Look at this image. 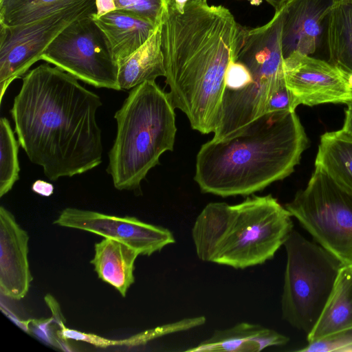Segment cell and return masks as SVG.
Here are the masks:
<instances>
[{
	"label": "cell",
	"mask_w": 352,
	"mask_h": 352,
	"mask_svg": "<svg viewBox=\"0 0 352 352\" xmlns=\"http://www.w3.org/2000/svg\"><path fill=\"white\" fill-rule=\"evenodd\" d=\"M167 93L155 80L130 91L116 113L117 134L109 154L108 173L120 190H135L160 156L173 151L175 114Z\"/></svg>",
	"instance_id": "obj_5"
},
{
	"label": "cell",
	"mask_w": 352,
	"mask_h": 352,
	"mask_svg": "<svg viewBox=\"0 0 352 352\" xmlns=\"http://www.w3.org/2000/svg\"><path fill=\"white\" fill-rule=\"evenodd\" d=\"M352 329V266L342 265L322 313L307 335L314 342Z\"/></svg>",
	"instance_id": "obj_16"
},
{
	"label": "cell",
	"mask_w": 352,
	"mask_h": 352,
	"mask_svg": "<svg viewBox=\"0 0 352 352\" xmlns=\"http://www.w3.org/2000/svg\"><path fill=\"white\" fill-rule=\"evenodd\" d=\"M333 3V0H289L282 7L283 59L294 52L310 55L316 51Z\"/></svg>",
	"instance_id": "obj_13"
},
{
	"label": "cell",
	"mask_w": 352,
	"mask_h": 352,
	"mask_svg": "<svg viewBox=\"0 0 352 352\" xmlns=\"http://www.w3.org/2000/svg\"><path fill=\"white\" fill-rule=\"evenodd\" d=\"M0 197L7 194L19 178V144L9 120L0 119Z\"/></svg>",
	"instance_id": "obj_22"
},
{
	"label": "cell",
	"mask_w": 352,
	"mask_h": 352,
	"mask_svg": "<svg viewBox=\"0 0 352 352\" xmlns=\"http://www.w3.org/2000/svg\"><path fill=\"white\" fill-rule=\"evenodd\" d=\"M348 76V75H347ZM351 86L352 87V76H348Z\"/></svg>",
	"instance_id": "obj_32"
},
{
	"label": "cell",
	"mask_w": 352,
	"mask_h": 352,
	"mask_svg": "<svg viewBox=\"0 0 352 352\" xmlns=\"http://www.w3.org/2000/svg\"><path fill=\"white\" fill-rule=\"evenodd\" d=\"M342 131L352 138V102L347 104Z\"/></svg>",
	"instance_id": "obj_30"
},
{
	"label": "cell",
	"mask_w": 352,
	"mask_h": 352,
	"mask_svg": "<svg viewBox=\"0 0 352 352\" xmlns=\"http://www.w3.org/2000/svg\"><path fill=\"white\" fill-rule=\"evenodd\" d=\"M247 28L223 6L190 0L182 10L167 0L161 23L168 96L203 134L217 126L225 76Z\"/></svg>",
	"instance_id": "obj_2"
},
{
	"label": "cell",
	"mask_w": 352,
	"mask_h": 352,
	"mask_svg": "<svg viewBox=\"0 0 352 352\" xmlns=\"http://www.w3.org/2000/svg\"><path fill=\"white\" fill-rule=\"evenodd\" d=\"M326 38L329 62L352 76V0H333Z\"/></svg>",
	"instance_id": "obj_20"
},
{
	"label": "cell",
	"mask_w": 352,
	"mask_h": 352,
	"mask_svg": "<svg viewBox=\"0 0 352 352\" xmlns=\"http://www.w3.org/2000/svg\"><path fill=\"white\" fill-rule=\"evenodd\" d=\"M285 207L342 265H352V195L315 166L305 189Z\"/></svg>",
	"instance_id": "obj_7"
},
{
	"label": "cell",
	"mask_w": 352,
	"mask_h": 352,
	"mask_svg": "<svg viewBox=\"0 0 352 352\" xmlns=\"http://www.w3.org/2000/svg\"><path fill=\"white\" fill-rule=\"evenodd\" d=\"M294 111L265 113L199 149L195 181L201 190L223 197L250 195L289 176L307 148Z\"/></svg>",
	"instance_id": "obj_3"
},
{
	"label": "cell",
	"mask_w": 352,
	"mask_h": 352,
	"mask_svg": "<svg viewBox=\"0 0 352 352\" xmlns=\"http://www.w3.org/2000/svg\"><path fill=\"white\" fill-rule=\"evenodd\" d=\"M283 245L287 261L282 318L307 335L322 313L342 264L318 243L294 230Z\"/></svg>",
	"instance_id": "obj_6"
},
{
	"label": "cell",
	"mask_w": 352,
	"mask_h": 352,
	"mask_svg": "<svg viewBox=\"0 0 352 352\" xmlns=\"http://www.w3.org/2000/svg\"><path fill=\"white\" fill-rule=\"evenodd\" d=\"M32 190L41 196L50 197L53 194L54 186L49 182L38 179L33 183Z\"/></svg>",
	"instance_id": "obj_28"
},
{
	"label": "cell",
	"mask_w": 352,
	"mask_h": 352,
	"mask_svg": "<svg viewBox=\"0 0 352 352\" xmlns=\"http://www.w3.org/2000/svg\"><path fill=\"white\" fill-rule=\"evenodd\" d=\"M45 300L52 311L54 322L56 323L60 329L65 327L60 307L56 300L50 294L45 297Z\"/></svg>",
	"instance_id": "obj_27"
},
{
	"label": "cell",
	"mask_w": 352,
	"mask_h": 352,
	"mask_svg": "<svg viewBox=\"0 0 352 352\" xmlns=\"http://www.w3.org/2000/svg\"><path fill=\"white\" fill-rule=\"evenodd\" d=\"M93 18L106 36L117 63L144 45L158 26L121 10Z\"/></svg>",
	"instance_id": "obj_15"
},
{
	"label": "cell",
	"mask_w": 352,
	"mask_h": 352,
	"mask_svg": "<svg viewBox=\"0 0 352 352\" xmlns=\"http://www.w3.org/2000/svg\"><path fill=\"white\" fill-rule=\"evenodd\" d=\"M97 12L95 16H100L116 10L113 0H96Z\"/></svg>",
	"instance_id": "obj_29"
},
{
	"label": "cell",
	"mask_w": 352,
	"mask_h": 352,
	"mask_svg": "<svg viewBox=\"0 0 352 352\" xmlns=\"http://www.w3.org/2000/svg\"><path fill=\"white\" fill-rule=\"evenodd\" d=\"M86 0H0V25L26 24Z\"/></svg>",
	"instance_id": "obj_21"
},
{
	"label": "cell",
	"mask_w": 352,
	"mask_h": 352,
	"mask_svg": "<svg viewBox=\"0 0 352 352\" xmlns=\"http://www.w3.org/2000/svg\"><path fill=\"white\" fill-rule=\"evenodd\" d=\"M299 352H352V329L308 342Z\"/></svg>",
	"instance_id": "obj_24"
},
{
	"label": "cell",
	"mask_w": 352,
	"mask_h": 352,
	"mask_svg": "<svg viewBox=\"0 0 352 352\" xmlns=\"http://www.w3.org/2000/svg\"><path fill=\"white\" fill-rule=\"evenodd\" d=\"M270 4L275 10L278 11L289 1V0H264Z\"/></svg>",
	"instance_id": "obj_31"
},
{
	"label": "cell",
	"mask_w": 352,
	"mask_h": 352,
	"mask_svg": "<svg viewBox=\"0 0 352 352\" xmlns=\"http://www.w3.org/2000/svg\"><path fill=\"white\" fill-rule=\"evenodd\" d=\"M116 10H121L149 21L162 23L167 8V0H113Z\"/></svg>",
	"instance_id": "obj_23"
},
{
	"label": "cell",
	"mask_w": 352,
	"mask_h": 352,
	"mask_svg": "<svg viewBox=\"0 0 352 352\" xmlns=\"http://www.w3.org/2000/svg\"><path fill=\"white\" fill-rule=\"evenodd\" d=\"M352 266V265H351Z\"/></svg>",
	"instance_id": "obj_34"
},
{
	"label": "cell",
	"mask_w": 352,
	"mask_h": 352,
	"mask_svg": "<svg viewBox=\"0 0 352 352\" xmlns=\"http://www.w3.org/2000/svg\"><path fill=\"white\" fill-rule=\"evenodd\" d=\"M292 217L272 195L249 196L235 205L209 203L192 228L197 256L234 269L262 265L284 245Z\"/></svg>",
	"instance_id": "obj_4"
},
{
	"label": "cell",
	"mask_w": 352,
	"mask_h": 352,
	"mask_svg": "<svg viewBox=\"0 0 352 352\" xmlns=\"http://www.w3.org/2000/svg\"><path fill=\"white\" fill-rule=\"evenodd\" d=\"M283 69L286 85L298 106L352 102L348 76L329 62L294 52L283 59Z\"/></svg>",
	"instance_id": "obj_11"
},
{
	"label": "cell",
	"mask_w": 352,
	"mask_h": 352,
	"mask_svg": "<svg viewBox=\"0 0 352 352\" xmlns=\"http://www.w3.org/2000/svg\"><path fill=\"white\" fill-rule=\"evenodd\" d=\"M96 12V0H86L26 24L0 25V102L10 83L41 60L65 28L76 19Z\"/></svg>",
	"instance_id": "obj_9"
},
{
	"label": "cell",
	"mask_w": 352,
	"mask_h": 352,
	"mask_svg": "<svg viewBox=\"0 0 352 352\" xmlns=\"http://www.w3.org/2000/svg\"><path fill=\"white\" fill-rule=\"evenodd\" d=\"M342 190L352 195V138L342 131L321 135L315 160Z\"/></svg>",
	"instance_id": "obj_19"
},
{
	"label": "cell",
	"mask_w": 352,
	"mask_h": 352,
	"mask_svg": "<svg viewBox=\"0 0 352 352\" xmlns=\"http://www.w3.org/2000/svg\"><path fill=\"white\" fill-rule=\"evenodd\" d=\"M52 322H54L52 318L29 320L27 321L28 331L32 332V333L43 342L56 346V344H60V342L53 334L51 329V324Z\"/></svg>",
	"instance_id": "obj_26"
},
{
	"label": "cell",
	"mask_w": 352,
	"mask_h": 352,
	"mask_svg": "<svg viewBox=\"0 0 352 352\" xmlns=\"http://www.w3.org/2000/svg\"><path fill=\"white\" fill-rule=\"evenodd\" d=\"M94 15L69 24L50 44L41 60L97 88L120 91L118 63Z\"/></svg>",
	"instance_id": "obj_8"
},
{
	"label": "cell",
	"mask_w": 352,
	"mask_h": 352,
	"mask_svg": "<svg viewBox=\"0 0 352 352\" xmlns=\"http://www.w3.org/2000/svg\"><path fill=\"white\" fill-rule=\"evenodd\" d=\"M54 223L119 241L136 250L140 255L151 256L175 242L168 229L145 223L134 217H121L66 208L60 212Z\"/></svg>",
	"instance_id": "obj_10"
},
{
	"label": "cell",
	"mask_w": 352,
	"mask_h": 352,
	"mask_svg": "<svg viewBox=\"0 0 352 352\" xmlns=\"http://www.w3.org/2000/svg\"><path fill=\"white\" fill-rule=\"evenodd\" d=\"M120 90L133 89L146 81L166 76L162 50L161 24L147 41L129 56L118 63Z\"/></svg>",
	"instance_id": "obj_18"
},
{
	"label": "cell",
	"mask_w": 352,
	"mask_h": 352,
	"mask_svg": "<svg viewBox=\"0 0 352 352\" xmlns=\"http://www.w3.org/2000/svg\"><path fill=\"white\" fill-rule=\"evenodd\" d=\"M289 340L274 329L243 322L215 331L209 338L186 351L259 352L270 346L284 345Z\"/></svg>",
	"instance_id": "obj_14"
},
{
	"label": "cell",
	"mask_w": 352,
	"mask_h": 352,
	"mask_svg": "<svg viewBox=\"0 0 352 352\" xmlns=\"http://www.w3.org/2000/svg\"><path fill=\"white\" fill-rule=\"evenodd\" d=\"M298 107L291 91L283 83L272 95L265 107V113L276 111H294Z\"/></svg>",
	"instance_id": "obj_25"
},
{
	"label": "cell",
	"mask_w": 352,
	"mask_h": 352,
	"mask_svg": "<svg viewBox=\"0 0 352 352\" xmlns=\"http://www.w3.org/2000/svg\"><path fill=\"white\" fill-rule=\"evenodd\" d=\"M77 78L44 63L23 76L10 110L18 141L52 181L84 173L102 162V106Z\"/></svg>",
	"instance_id": "obj_1"
},
{
	"label": "cell",
	"mask_w": 352,
	"mask_h": 352,
	"mask_svg": "<svg viewBox=\"0 0 352 352\" xmlns=\"http://www.w3.org/2000/svg\"><path fill=\"white\" fill-rule=\"evenodd\" d=\"M29 236L14 215L0 207V290L13 300L28 294L32 276L28 261Z\"/></svg>",
	"instance_id": "obj_12"
},
{
	"label": "cell",
	"mask_w": 352,
	"mask_h": 352,
	"mask_svg": "<svg viewBox=\"0 0 352 352\" xmlns=\"http://www.w3.org/2000/svg\"><path fill=\"white\" fill-rule=\"evenodd\" d=\"M196 1H207V0H196Z\"/></svg>",
	"instance_id": "obj_33"
},
{
	"label": "cell",
	"mask_w": 352,
	"mask_h": 352,
	"mask_svg": "<svg viewBox=\"0 0 352 352\" xmlns=\"http://www.w3.org/2000/svg\"><path fill=\"white\" fill-rule=\"evenodd\" d=\"M94 251L90 263L98 278L125 297L135 281V261L139 252L122 242L109 238L96 243Z\"/></svg>",
	"instance_id": "obj_17"
}]
</instances>
